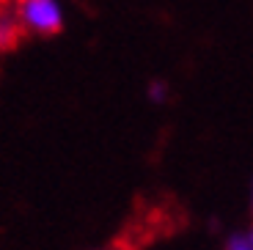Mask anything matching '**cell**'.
Listing matches in <instances>:
<instances>
[{"instance_id":"277c9868","label":"cell","mask_w":253,"mask_h":250,"mask_svg":"<svg viewBox=\"0 0 253 250\" xmlns=\"http://www.w3.org/2000/svg\"><path fill=\"white\" fill-rule=\"evenodd\" d=\"M226 250H253V242L248 239V231L245 234H231L226 242Z\"/></svg>"},{"instance_id":"7a4b0ae2","label":"cell","mask_w":253,"mask_h":250,"mask_svg":"<svg viewBox=\"0 0 253 250\" xmlns=\"http://www.w3.org/2000/svg\"><path fill=\"white\" fill-rule=\"evenodd\" d=\"M17 31H19V25L14 22V19L0 17V50H6V47H11V44H14V39H17Z\"/></svg>"},{"instance_id":"5b68a950","label":"cell","mask_w":253,"mask_h":250,"mask_svg":"<svg viewBox=\"0 0 253 250\" xmlns=\"http://www.w3.org/2000/svg\"><path fill=\"white\" fill-rule=\"evenodd\" d=\"M248 239H251V242H253V225H251V231H248Z\"/></svg>"},{"instance_id":"3957f363","label":"cell","mask_w":253,"mask_h":250,"mask_svg":"<svg viewBox=\"0 0 253 250\" xmlns=\"http://www.w3.org/2000/svg\"><path fill=\"white\" fill-rule=\"evenodd\" d=\"M149 99H152V102H157V105H163V102L168 99V85H165L163 80L149 83Z\"/></svg>"},{"instance_id":"6da1fadb","label":"cell","mask_w":253,"mask_h":250,"mask_svg":"<svg viewBox=\"0 0 253 250\" xmlns=\"http://www.w3.org/2000/svg\"><path fill=\"white\" fill-rule=\"evenodd\" d=\"M22 25L36 33H55L63 25V11L58 0H22L19 3Z\"/></svg>"}]
</instances>
